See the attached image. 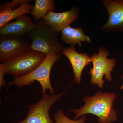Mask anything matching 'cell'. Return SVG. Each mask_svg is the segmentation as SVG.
I'll return each instance as SVG.
<instances>
[{
	"label": "cell",
	"instance_id": "cell-6",
	"mask_svg": "<svg viewBox=\"0 0 123 123\" xmlns=\"http://www.w3.org/2000/svg\"><path fill=\"white\" fill-rule=\"evenodd\" d=\"M65 92L50 95L47 93L43 94L38 102L29 106L27 115L24 119L13 123H55L50 116L49 111Z\"/></svg>",
	"mask_w": 123,
	"mask_h": 123
},
{
	"label": "cell",
	"instance_id": "cell-10",
	"mask_svg": "<svg viewBox=\"0 0 123 123\" xmlns=\"http://www.w3.org/2000/svg\"><path fill=\"white\" fill-rule=\"evenodd\" d=\"M79 10L76 7H73L68 11L61 12H49L43 19L44 22L52 29L57 32L62 31L70 25L72 23L79 17Z\"/></svg>",
	"mask_w": 123,
	"mask_h": 123
},
{
	"label": "cell",
	"instance_id": "cell-16",
	"mask_svg": "<svg viewBox=\"0 0 123 123\" xmlns=\"http://www.w3.org/2000/svg\"><path fill=\"white\" fill-rule=\"evenodd\" d=\"M6 73L2 64H0V88L6 85L5 80V75Z\"/></svg>",
	"mask_w": 123,
	"mask_h": 123
},
{
	"label": "cell",
	"instance_id": "cell-12",
	"mask_svg": "<svg viewBox=\"0 0 123 123\" xmlns=\"http://www.w3.org/2000/svg\"><path fill=\"white\" fill-rule=\"evenodd\" d=\"M62 53L70 61L74 74L75 80L78 84H80L83 70L86 66L92 62L91 57L86 53H78L74 46L64 48Z\"/></svg>",
	"mask_w": 123,
	"mask_h": 123
},
{
	"label": "cell",
	"instance_id": "cell-11",
	"mask_svg": "<svg viewBox=\"0 0 123 123\" xmlns=\"http://www.w3.org/2000/svg\"><path fill=\"white\" fill-rule=\"evenodd\" d=\"M35 27L36 23L31 18L26 15H23L0 27V37L22 36L29 34Z\"/></svg>",
	"mask_w": 123,
	"mask_h": 123
},
{
	"label": "cell",
	"instance_id": "cell-1",
	"mask_svg": "<svg viewBox=\"0 0 123 123\" xmlns=\"http://www.w3.org/2000/svg\"><path fill=\"white\" fill-rule=\"evenodd\" d=\"M116 94L113 92H97L93 96L85 97V105L79 109L72 110L74 119L86 114H91L98 117V123H112L117 119V113L113 107Z\"/></svg>",
	"mask_w": 123,
	"mask_h": 123
},
{
	"label": "cell",
	"instance_id": "cell-9",
	"mask_svg": "<svg viewBox=\"0 0 123 123\" xmlns=\"http://www.w3.org/2000/svg\"><path fill=\"white\" fill-rule=\"evenodd\" d=\"M29 0H13L4 3L0 7V27L21 16L31 13L34 5Z\"/></svg>",
	"mask_w": 123,
	"mask_h": 123
},
{
	"label": "cell",
	"instance_id": "cell-3",
	"mask_svg": "<svg viewBox=\"0 0 123 123\" xmlns=\"http://www.w3.org/2000/svg\"><path fill=\"white\" fill-rule=\"evenodd\" d=\"M60 57V54L47 56L42 63L30 73L22 76L14 77L13 80L9 82V86L15 85L22 87L37 81L41 85L43 94L49 90L51 94H53L55 91L51 83L50 75L53 65Z\"/></svg>",
	"mask_w": 123,
	"mask_h": 123
},
{
	"label": "cell",
	"instance_id": "cell-2",
	"mask_svg": "<svg viewBox=\"0 0 123 123\" xmlns=\"http://www.w3.org/2000/svg\"><path fill=\"white\" fill-rule=\"evenodd\" d=\"M35 23V28L28 34L32 39L31 48L46 56L62 53L64 47L60 42L59 32L52 29L43 20Z\"/></svg>",
	"mask_w": 123,
	"mask_h": 123
},
{
	"label": "cell",
	"instance_id": "cell-15",
	"mask_svg": "<svg viewBox=\"0 0 123 123\" xmlns=\"http://www.w3.org/2000/svg\"><path fill=\"white\" fill-rule=\"evenodd\" d=\"M55 123H85L86 117L84 115L78 120L69 119L64 113L62 110H59L54 115Z\"/></svg>",
	"mask_w": 123,
	"mask_h": 123
},
{
	"label": "cell",
	"instance_id": "cell-14",
	"mask_svg": "<svg viewBox=\"0 0 123 123\" xmlns=\"http://www.w3.org/2000/svg\"><path fill=\"white\" fill-rule=\"evenodd\" d=\"M55 7L53 0H36L31 11V15L36 22L43 20L49 12L54 11Z\"/></svg>",
	"mask_w": 123,
	"mask_h": 123
},
{
	"label": "cell",
	"instance_id": "cell-4",
	"mask_svg": "<svg viewBox=\"0 0 123 123\" xmlns=\"http://www.w3.org/2000/svg\"><path fill=\"white\" fill-rule=\"evenodd\" d=\"M46 56L31 48L13 59L2 63L6 74L14 77L29 74L37 68Z\"/></svg>",
	"mask_w": 123,
	"mask_h": 123
},
{
	"label": "cell",
	"instance_id": "cell-8",
	"mask_svg": "<svg viewBox=\"0 0 123 123\" xmlns=\"http://www.w3.org/2000/svg\"><path fill=\"white\" fill-rule=\"evenodd\" d=\"M108 19L100 30L111 33H123V0H104Z\"/></svg>",
	"mask_w": 123,
	"mask_h": 123
},
{
	"label": "cell",
	"instance_id": "cell-13",
	"mask_svg": "<svg viewBox=\"0 0 123 123\" xmlns=\"http://www.w3.org/2000/svg\"><path fill=\"white\" fill-rule=\"evenodd\" d=\"M61 40L71 46L78 44L82 46V42L91 43L90 37L86 35L81 28H75L70 25L64 28L61 31Z\"/></svg>",
	"mask_w": 123,
	"mask_h": 123
},
{
	"label": "cell",
	"instance_id": "cell-5",
	"mask_svg": "<svg viewBox=\"0 0 123 123\" xmlns=\"http://www.w3.org/2000/svg\"><path fill=\"white\" fill-rule=\"evenodd\" d=\"M98 53H94L91 56L93 67L90 68V82L93 85H97L100 88L103 87L104 76L108 81L112 80L111 72L116 64L115 58H107L109 52L105 48L100 47Z\"/></svg>",
	"mask_w": 123,
	"mask_h": 123
},
{
	"label": "cell",
	"instance_id": "cell-17",
	"mask_svg": "<svg viewBox=\"0 0 123 123\" xmlns=\"http://www.w3.org/2000/svg\"><path fill=\"white\" fill-rule=\"evenodd\" d=\"M121 77H122V79H123V85H122V86H121V87H120V88L121 90H123V76H121Z\"/></svg>",
	"mask_w": 123,
	"mask_h": 123
},
{
	"label": "cell",
	"instance_id": "cell-7",
	"mask_svg": "<svg viewBox=\"0 0 123 123\" xmlns=\"http://www.w3.org/2000/svg\"><path fill=\"white\" fill-rule=\"evenodd\" d=\"M30 48L31 43L22 36L0 37V62L4 63Z\"/></svg>",
	"mask_w": 123,
	"mask_h": 123
}]
</instances>
